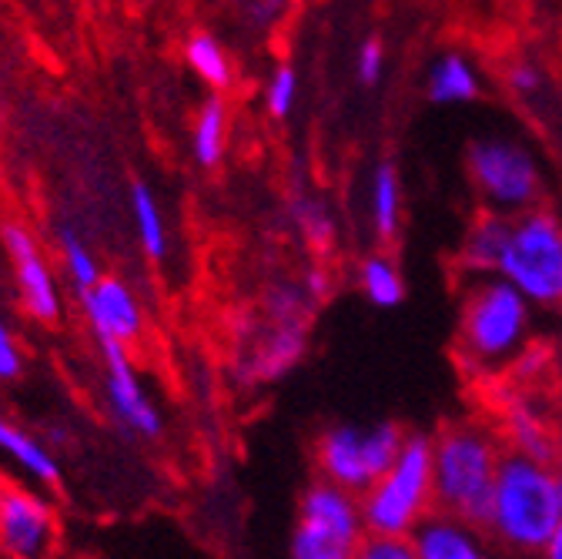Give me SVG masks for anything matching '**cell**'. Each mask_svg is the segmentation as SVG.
Segmentation results:
<instances>
[{
  "label": "cell",
  "instance_id": "6da1fadb",
  "mask_svg": "<svg viewBox=\"0 0 562 559\" xmlns=\"http://www.w3.org/2000/svg\"><path fill=\"white\" fill-rule=\"evenodd\" d=\"M562 523V506L555 493V469L536 459L506 452L499 462L496 489L482 533L519 559L539 556L549 536Z\"/></svg>",
  "mask_w": 562,
  "mask_h": 559
},
{
  "label": "cell",
  "instance_id": "7a4b0ae2",
  "mask_svg": "<svg viewBox=\"0 0 562 559\" xmlns=\"http://www.w3.org/2000/svg\"><path fill=\"white\" fill-rule=\"evenodd\" d=\"M503 456L499 436L482 423H452L432 436L436 513L482 529Z\"/></svg>",
  "mask_w": 562,
  "mask_h": 559
},
{
  "label": "cell",
  "instance_id": "3957f363",
  "mask_svg": "<svg viewBox=\"0 0 562 559\" xmlns=\"http://www.w3.org/2000/svg\"><path fill=\"white\" fill-rule=\"evenodd\" d=\"M532 305L499 275H475L462 292L459 356L472 372H496L513 366L529 345Z\"/></svg>",
  "mask_w": 562,
  "mask_h": 559
},
{
  "label": "cell",
  "instance_id": "277c9868",
  "mask_svg": "<svg viewBox=\"0 0 562 559\" xmlns=\"http://www.w3.org/2000/svg\"><path fill=\"white\" fill-rule=\"evenodd\" d=\"M436 513L432 496V436L408 433L395 466L362 493L366 536L412 539V533Z\"/></svg>",
  "mask_w": 562,
  "mask_h": 559
},
{
  "label": "cell",
  "instance_id": "5b68a950",
  "mask_svg": "<svg viewBox=\"0 0 562 559\" xmlns=\"http://www.w3.org/2000/svg\"><path fill=\"white\" fill-rule=\"evenodd\" d=\"M496 275L529 305L562 312V222L546 208L513 219Z\"/></svg>",
  "mask_w": 562,
  "mask_h": 559
},
{
  "label": "cell",
  "instance_id": "8992f818",
  "mask_svg": "<svg viewBox=\"0 0 562 559\" xmlns=\"http://www.w3.org/2000/svg\"><path fill=\"white\" fill-rule=\"evenodd\" d=\"M465 165L485 212L519 219L539 208L542 168L539 158L516 137H479L469 145Z\"/></svg>",
  "mask_w": 562,
  "mask_h": 559
},
{
  "label": "cell",
  "instance_id": "52a82bcc",
  "mask_svg": "<svg viewBox=\"0 0 562 559\" xmlns=\"http://www.w3.org/2000/svg\"><path fill=\"white\" fill-rule=\"evenodd\" d=\"M405 439H408V433L398 423L331 426L318 439L315 462H318V472L325 482L362 496L395 466Z\"/></svg>",
  "mask_w": 562,
  "mask_h": 559
},
{
  "label": "cell",
  "instance_id": "ba28073f",
  "mask_svg": "<svg viewBox=\"0 0 562 559\" xmlns=\"http://www.w3.org/2000/svg\"><path fill=\"white\" fill-rule=\"evenodd\" d=\"M57 536V513L41 493L0 482V552L8 559H50Z\"/></svg>",
  "mask_w": 562,
  "mask_h": 559
},
{
  "label": "cell",
  "instance_id": "9c48e42d",
  "mask_svg": "<svg viewBox=\"0 0 562 559\" xmlns=\"http://www.w3.org/2000/svg\"><path fill=\"white\" fill-rule=\"evenodd\" d=\"M98 345H101V359H104V392H108L111 412L131 433L155 439L165 429V423L131 366V348H124L117 342H98Z\"/></svg>",
  "mask_w": 562,
  "mask_h": 559
},
{
  "label": "cell",
  "instance_id": "30bf717a",
  "mask_svg": "<svg viewBox=\"0 0 562 559\" xmlns=\"http://www.w3.org/2000/svg\"><path fill=\"white\" fill-rule=\"evenodd\" d=\"M299 526L312 529L338 546L356 549L366 539V516H362V496L348 493L341 485H331L325 479H315L299 503Z\"/></svg>",
  "mask_w": 562,
  "mask_h": 559
},
{
  "label": "cell",
  "instance_id": "8fae6325",
  "mask_svg": "<svg viewBox=\"0 0 562 559\" xmlns=\"http://www.w3.org/2000/svg\"><path fill=\"white\" fill-rule=\"evenodd\" d=\"M4 245L14 261L18 295H21V305L27 309V315L44 325L57 322L60 318V289L54 282V271H50L37 238L24 225H8Z\"/></svg>",
  "mask_w": 562,
  "mask_h": 559
},
{
  "label": "cell",
  "instance_id": "7c38bea8",
  "mask_svg": "<svg viewBox=\"0 0 562 559\" xmlns=\"http://www.w3.org/2000/svg\"><path fill=\"white\" fill-rule=\"evenodd\" d=\"M81 302L98 342H117L131 348L145 332V312H140L137 295L114 275H104L91 292L81 295Z\"/></svg>",
  "mask_w": 562,
  "mask_h": 559
},
{
  "label": "cell",
  "instance_id": "4fadbf2b",
  "mask_svg": "<svg viewBox=\"0 0 562 559\" xmlns=\"http://www.w3.org/2000/svg\"><path fill=\"white\" fill-rule=\"evenodd\" d=\"M418 559H496V546L479 526L432 513L412 533Z\"/></svg>",
  "mask_w": 562,
  "mask_h": 559
},
{
  "label": "cell",
  "instance_id": "5bb4252c",
  "mask_svg": "<svg viewBox=\"0 0 562 559\" xmlns=\"http://www.w3.org/2000/svg\"><path fill=\"white\" fill-rule=\"evenodd\" d=\"M509 228H513V219L485 212L482 208V212L472 219V225L462 238V248H459L462 271H469L472 278L475 275H496V265H499L506 242H509Z\"/></svg>",
  "mask_w": 562,
  "mask_h": 559
},
{
  "label": "cell",
  "instance_id": "9a60e30c",
  "mask_svg": "<svg viewBox=\"0 0 562 559\" xmlns=\"http://www.w3.org/2000/svg\"><path fill=\"white\" fill-rule=\"evenodd\" d=\"M305 325H271L268 335L255 345L248 359V376L255 382H274L292 372L305 356Z\"/></svg>",
  "mask_w": 562,
  "mask_h": 559
},
{
  "label": "cell",
  "instance_id": "2e32d148",
  "mask_svg": "<svg viewBox=\"0 0 562 559\" xmlns=\"http://www.w3.org/2000/svg\"><path fill=\"white\" fill-rule=\"evenodd\" d=\"M0 456L11 459L31 482L50 485V489L60 485V466L54 452L37 436L14 426L11 418H0Z\"/></svg>",
  "mask_w": 562,
  "mask_h": 559
},
{
  "label": "cell",
  "instance_id": "e0dca14e",
  "mask_svg": "<svg viewBox=\"0 0 562 559\" xmlns=\"http://www.w3.org/2000/svg\"><path fill=\"white\" fill-rule=\"evenodd\" d=\"M479 67L462 51H446L429 67L426 94L432 104H469L479 98Z\"/></svg>",
  "mask_w": 562,
  "mask_h": 559
},
{
  "label": "cell",
  "instance_id": "ac0fdd59",
  "mask_svg": "<svg viewBox=\"0 0 562 559\" xmlns=\"http://www.w3.org/2000/svg\"><path fill=\"white\" fill-rule=\"evenodd\" d=\"M506 443H509V452H516V456L536 459V462L552 466V469L559 466L555 436H552L546 418L529 405H513L509 409V415H506Z\"/></svg>",
  "mask_w": 562,
  "mask_h": 559
},
{
  "label": "cell",
  "instance_id": "d6986e66",
  "mask_svg": "<svg viewBox=\"0 0 562 559\" xmlns=\"http://www.w3.org/2000/svg\"><path fill=\"white\" fill-rule=\"evenodd\" d=\"M369 215L382 242H392L402 228V178L392 161L375 165L369 185Z\"/></svg>",
  "mask_w": 562,
  "mask_h": 559
},
{
  "label": "cell",
  "instance_id": "ffe728a7",
  "mask_svg": "<svg viewBox=\"0 0 562 559\" xmlns=\"http://www.w3.org/2000/svg\"><path fill=\"white\" fill-rule=\"evenodd\" d=\"M225 145H228V104L218 94H211L194 114L191 155L201 168H215L225 155Z\"/></svg>",
  "mask_w": 562,
  "mask_h": 559
},
{
  "label": "cell",
  "instance_id": "44dd1931",
  "mask_svg": "<svg viewBox=\"0 0 562 559\" xmlns=\"http://www.w3.org/2000/svg\"><path fill=\"white\" fill-rule=\"evenodd\" d=\"M127 198H131V219H134V232H137L140 248H145V255L151 261H165V255H168V225H165V212H161L155 191L145 181H134Z\"/></svg>",
  "mask_w": 562,
  "mask_h": 559
},
{
  "label": "cell",
  "instance_id": "7402d4cb",
  "mask_svg": "<svg viewBox=\"0 0 562 559\" xmlns=\"http://www.w3.org/2000/svg\"><path fill=\"white\" fill-rule=\"evenodd\" d=\"M359 289L375 309H395L405 302V278L392 255L372 251L359 265Z\"/></svg>",
  "mask_w": 562,
  "mask_h": 559
},
{
  "label": "cell",
  "instance_id": "603a6c76",
  "mask_svg": "<svg viewBox=\"0 0 562 559\" xmlns=\"http://www.w3.org/2000/svg\"><path fill=\"white\" fill-rule=\"evenodd\" d=\"M184 60H188L191 71H194L207 88H215V91H225V88H232V81H235L232 57H228V51L222 47V41H218L215 34H204V31L191 34V37L184 41Z\"/></svg>",
  "mask_w": 562,
  "mask_h": 559
},
{
  "label": "cell",
  "instance_id": "cb8c5ba5",
  "mask_svg": "<svg viewBox=\"0 0 562 559\" xmlns=\"http://www.w3.org/2000/svg\"><path fill=\"white\" fill-rule=\"evenodd\" d=\"M57 248H60V261H64V271L70 278V286H75L81 295L91 292L98 282H101V268H98V258L94 251L88 248V242L78 235V232H70V228H60L57 235Z\"/></svg>",
  "mask_w": 562,
  "mask_h": 559
},
{
  "label": "cell",
  "instance_id": "d4e9b609",
  "mask_svg": "<svg viewBox=\"0 0 562 559\" xmlns=\"http://www.w3.org/2000/svg\"><path fill=\"white\" fill-rule=\"evenodd\" d=\"M292 219H295V228L305 235V242L312 248H328L335 242V219H331L328 204L322 198L299 194L292 201Z\"/></svg>",
  "mask_w": 562,
  "mask_h": 559
},
{
  "label": "cell",
  "instance_id": "484cf974",
  "mask_svg": "<svg viewBox=\"0 0 562 559\" xmlns=\"http://www.w3.org/2000/svg\"><path fill=\"white\" fill-rule=\"evenodd\" d=\"M299 104V71L292 64H278L265 85V108L271 118H289Z\"/></svg>",
  "mask_w": 562,
  "mask_h": 559
},
{
  "label": "cell",
  "instance_id": "4316f807",
  "mask_svg": "<svg viewBox=\"0 0 562 559\" xmlns=\"http://www.w3.org/2000/svg\"><path fill=\"white\" fill-rule=\"evenodd\" d=\"M351 552L356 549H348V546H338L312 529H295L292 536V546H289V559H351Z\"/></svg>",
  "mask_w": 562,
  "mask_h": 559
},
{
  "label": "cell",
  "instance_id": "83f0119b",
  "mask_svg": "<svg viewBox=\"0 0 562 559\" xmlns=\"http://www.w3.org/2000/svg\"><path fill=\"white\" fill-rule=\"evenodd\" d=\"M351 559H418L412 539H395V536H366Z\"/></svg>",
  "mask_w": 562,
  "mask_h": 559
},
{
  "label": "cell",
  "instance_id": "f1b7e54d",
  "mask_svg": "<svg viewBox=\"0 0 562 559\" xmlns=\"http://www.w3.org/2000/svg\"><path fill=\"white\" fill-rule=\"evenodd\" d=\"M356 75L366 88L379 85L382 75H385V47L379 37H366L359 44V54H356Z\"/></svg>",
  "mask_w": 562,
  "mask_h": 559
},
{
  "label": "cell",
  "instance_id": "f546056e",
  "mask_svg": "<svg viewBox=\"0 0 562 559\" xmlns=\"http://www.w3.org/2000/svg\"><path fill=\"white\" fill-rule=\"evenodd\" d=\"M542 67L536 64V60H526V57H519V60H513L509 67H506V85H509V91L513 94H519V98H532V94H539L542 91Z\"/></svg>",
  "mask_w": 562,
  "mask_h": 559
},
{
  "label": "cell",
  "instance_id": "4dcf8cb0",
  "mask_svg": "<svg viewBox=\"0 0 562 559\" xmlns=\"http://www.w3.org/2000/svg\"><path fill=\"white\" fill-rule=\"evenodd\" d=\"M21 369H24V359H21L18 338L8 328V322H0V379H18Z\"/></svg>",
  "mask_w": 562,
  "mask_h": 559
},
{
  "label": "cell",
  "instance_id": "1f68e13d",
  "mask_svg": "<svg viewBox=\"0 0 562 559\" xmlns=\"http://www.w3.org/2000/svg\"><path fill=\"white\" fill-rule=\"evenodd\" d=\"M302 292H305V299L315 305V302H325L328 295H331V275H328V268H322V265H312L308 271H305V278H302Z\"/></svg>",
  "mask_w": 562,
  "mask_h": 559
},
{
  "label": "cell",
  "instance_id": "d6a6232c",
  "mask_svg": "<svg viewBox=\"0 0 562 559\" xmlns=\"http://www.w3.org/2000/svg\"><path fill=\"white\" fill-rule=\"evenodd\" d=\"M539 559H562V523H559V529L549 536V543L542 546Z\"/></svg>",
  "mask_w": 562,
  "mask_h": 559
},
{
  "label": "cell",
  "instance_id": "836d02e7",
  "mask_svg": "<svg viewBox=\"0 0 562 559\" xmlns=\"http://www.w3.org/2000/svg\"><path fill=\"white\" fill-rule=\"evenodd\" d=\"M555 493H559V506H562V466H555Z\"/></svg>",
  "mask_w": 562,
  "mask_h": 559
}]
</instances>
